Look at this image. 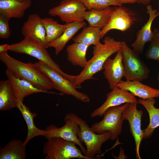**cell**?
Wrapping results in <instances>:
<instances>
[{"instance_id":"cell-1","label":"cell","mask_w":159,"mask_h":159,"mask_svg":"<svg viewBox=\"0 0 159 159\" xmlns=\"http://www.w3.org/2000/svg\"><path fill=\"white\" fill-rule=\"evenodd\" d=\"M103 42L94 46L92 57L80 73L75 75L73 85L76 89L81 88L82 84L85 81L93 79L95 74L103 69L102 66L107 59L120 49L122 42L113 38L106 37Z\"/></svg>"},{"instance_id":"cell-2","label":"cell","mask_w":159,"mask_h":159,"mask_svg":"<svg viewBox=\"0 0 159 159\" xmlns=\"http://www.w3.org/2000/svg\"><path fill=\"white\" fill-rule=\"evenodd\" d=\"M0 60L14 74L25 80L35 87L46 93H56L49 91L54 89L51 81L42 71L31 62L24 63L9 55L0 53Z\"/></svg>"},{"instance_id":"cell-3","label":"cell","mask_w":159,"mask_h":159,"mask_svg":"<svg viewBox=\"0 0 159 159\" xmlns=\"http://www.w3.org/2000/svg\"><path fill=\"white\" fill-rule=\"evenodd\" d=\"M78 124L80 130L77 134L80 141L86 145V151L85 155L88 159H94L97 155L102 153V144L110 139L111 132L107 131L98 134L95 132L87 122L74 113L66 114Z\"/></svg>"},{"instance_id":"cell-4","label":"cell","mask_w":159,"mask_h":159,"mask_svg":"<svg viewBox=\"0 0 159 159\" xmlns=\"http://www.w3.org/2000/svg\"><path fill=\"white\" fill-rule=\"evenodd\" d=\"M9 50L16 53L28 54L34 57L52 67L59 74L70 82L74 75L66 74L52 59L47 49L37 41L29 37H24L20 42L10 45Z\"/></svg>"},{"instance_id":"cell-5","label":"cell","mask_w":159,"mask_h":159,"mask_svg":"<svg viewBox=\"0 0 159 159\" xmlns=\"http://www.w3.org/2000/svg\"><path fill=\"white\" fill-rule=\"evenodd\" d=\"M74 142L59 137H53L44 144L43 152L44 159H88Z\"/></svg>"},{"instance_id":"cell-6","label":"cell","mask_w":159,"mask_h":159,"mask_svg":"<svg viewBox=\"0 0 159 159\" xmlns=\"http://www.w3.org/2000/svg\"><path fill=\"white\" fill-rule=\"evenodd\" d=\"M122 53L125 75L126 80L142 81L147 79L150 70L142 60L139 54L130 48L126 43L122 42Z\"/></svg>"},{"instance_id":"cell-7","label":"cell","mask_w":159,"mask_h":159,"mask_svg":"<svg viewBox=\"0 0 159 159\" xmlns=\"http://www.w3.org/2000/svg\"><path fill=\"white\" fill-rule=\"evenodd\" d=\"M130 103H126L121 105L111 107L104 113L103 119L92 125L91 128L95 133L100 134L107 131L110 132V139L114 140L118 138L121 132L124 120L122 114Z\"/></svg>"},{"instance_id":"cell-8","label":"cell","mask_w":159,"mask_h":159,"mask_svg":"<svg viewBox=\"0 0 159 159\" xmlns=\"http://www.w3.org/2000/svg\"><path fill=\"white\" fill-rule=\"evenodd\" d=\"M33 64L47 77L54 89L60 92L61 94L71 95L77 100L84 102H90V99L87 95L77 90L72 82L47 64L39 61Z\"/></svg>"},{"instance_id":"cell-9","label":"cell","mask_w":159,"mask_h":159,"mask_svg":"<svg viewBox=\"0 0 159 159\" xmlns=\"http://www.w3.org/2000/svg\"><path fill=\"white\" fill-rule=\"evenodd\" d=\"M136 13L129 8L122 6L112 8L107 24L101 29V39L109 31L117 29L124 32L130 28L136 22Z\"/></svg>"},{"instance_id":"cell-10","label":"cell","mask_w":159,"mask_h":159,"mask_svg":"<svg viewBox=\"0 0 159 159\" xmlns=\"http://www.w3.org/2000/svg\"><path fill=\"white\" fill-rule=\"evenodd\" d=\"M87 9L79 0H62L59 4L50 9L49 15L57 16L66 23L84 21Z\"/></svg>"},{"instance_id":"cell-11","label":"cell","mask_w":159,"mask_h":159,"mask_svg":"<svg viewBox=\"0 0 159 159\" xmlns=\"http://www.w3.org/2000/svg\"><path fill=\"white\" fill-rule=\"evenodd\" d=\"M64 120L65 124L60 128L54 125L47 127L45 129V133L43 136L47 140L53 137H59L74 142L79 146L82 153L85 155L86 149L77 136V133L80 130L78 124L66 115Z\"/></svg>"},{"instance_id":"cell-12","label":"cell","mask_w":159,"mask_h":159,"mask_svg":"<svg viewBox=\"0 0 159 159\" xmlns=\"http://www.w3.org/2000/svg\"><path fill=\"white\" fill-rule=\"evenodd\" d=\"M137 102L130 103L123 111L122 116L124 120L128 121L130 131L134 139L136 158L141 159L139 149L144 138L143 131L141 127L143 112L141 110L137 109Z\"/></svg>"},{"instance_id":"cell-13","label":"cell","mask_w":159,"mask_h":159,"mask_svg":"<svg viewBox=\"0 0 159 159\" xmlns=\"http://www.w3.org/2000/svg\"><path fill=\"white\" fill-rule=\"evenodd\" d=\"M134 95L129 91L116 86L106 95V99L103 103L95 110L90 114L92 118L102 117L108 109L126 103L137 102Z\"/></svg>"},{"instance_id":"cell-14","label":"cell","mask_w":159,"mask_h":159,"mask_svg":"<svg viewBox=\"0 0 159 159\" xmlns=\"http://www.w3.org/2000/svg\"><path fill=\"white\" fill-rule=\"evenodd\" d=\"M105 77L109 85L110 89L112 90L124 77L125 72L122 62V53L118 51L115 57H109L102 66Z\"/></svg>"},{"instance_id":"cell-15","label":"cell","mask_w":159,"mask_h":159,"mask_svg":"<svg viewBox=\"0 0 159 159\" xmlns=\"http://www.w3.org/2000/svg\"><path fill=\"white\" fill-rule=\"evenodd\" d=\"M21 33L24 37L31 38L46 48L48 47L42 19L37 14H34L29 16L22 27Z\"/></svg>"},{"instance_id":"cell-16","label":"cell","mask_w":159,"mask_h":159,"mask_svg":"<svg viewBox=\"0 0 159 159\" xmlns=\"http://www.w3.org/2000/svg\"><path fill=\"white\" fill-rule=\"evenodd\" d=\"M147 12L149 15L147 22L142 26L136 33V39L131 44L133 49L139 54L143 53L145 44L150 42L153 36L151 30L152 23L154 20L159 15V12L156 9H153L150 5L146 6Z\"/></svg>"},{"instance_id":"cell-17","label":"cell","mask_w":159,"mask_h":159,"mask_svg":"<svg viewBox=\"0 0 159 159\" xmlns=\"http://www.w3.org/2000/svg\"><path fill=\"white\" fill-rule=\"evenodd\" d=\"M5 72L11 85L17 102H23L24 97L34 93H46L35 87L27 81L19 78L8 68L6 69Z\"/></svg>"},{"instance_id":"cell-18","label":"cell","mask_w":159,"mask_h":159,"mask_svg":"<svg viewBox=\"0 0 159 159\" xmlns=\"http://www.w3.org/2000/svg\"><path fill=\"white\" fill-rule=\"evenodd\" d=\"M116 86L129 91L135 96L143 100L159 97V89L153 88L139 81L121 80Z\"/></svg>"},{"instance_id":"cell-19","label":"cell","mask_w":159,"mask_h":159,"mask_svg":"<svg viewBox=\"0 0 159 159\" xmlns=\"http://www.w3.org/2000/svg\"><path fill=\"white\" fill-rule=\"evenodd\" d=\"M32 3L31 1L0 0V14L9 19L12 18H21Z\"/></svg>"},{"instance_id":"cell-20","label":"cell","mask_w":159,"mask_h":159,"mask_svg":"<svg viewBox=\"0 0 159 159\" xmlns=\"http://www.w3.org/2000/svg\"><path fill=\"white\" fill-rule=\"evenodd\" d=\"M156 100L155 98L147 100L139 99L137 103L142 105L147 110L149 115V123L147 127L143 130V139L151 137L155 129L159 127V107L157 108L154 105Z\"/></svg>"},{"instance_id":"cell-21","label":"cell","mask_w":159,"mask_h":159,"mask_svg":"<svg viewBox=\"0 0 159 159\" xmlns=\"http://www.w3.org/2000/svg\"><path fill=\"white\" fill-rule=\"evenodd\" d=\"M16 107L20 112L27 126V132L24 141V144L26 145L28 142L34 137L39 136H43L45 133V130L38 128L34 124V119L37 116V114L32 112L23 102H18Z\"/></svg>"},{"instance_id":"cell-22","label":"cell","mask_w":159,"mask_h":159,"mask_svg":"<svg viewBox=\"0 0 159 159\" xmlns=\"http://www.w3.org/2000/svg\"><path fill=\"white\" fill-rule=\"evenodd\" d=\"M88 45L81 43L74 42L66 48L67 59L71 64L84 68L87 62L86 58Z\"/></svg>"},{"instance_id":"cell-23","label":"cell","mask_w":159,"mask_h":159,"mask_svg":"<svg viewBox=\"0 0 159 159\" xmlns=\"http://www.w3.org/2000/svg\"><path fill=\"white\" fill-rule=\"evenodd\" d=\"M86 26V24L84 21L70 23L69 26L59 37L48 43V47L54 48L55 54L58 55L75 34L80 29Z\"/></svg>"},{"instance_id":"cell-24","label":"cell","mask_w":159,"mask_h":159,"mask_svg":"<svg viewBox=\"0 0 159 159\" xmlns=\"http://www.w3.org/2000/svg\"><path fill=\"white\" fill-rule=\"evenodd\" d=\"M26 145L24 142L13 139L0 148V159H25Z\"/></svg>"},{"instance_id":"cell-25","label":"cell","mask_w":159,"mask_h":159,"mask_svg":"<svg viewBox=\"0 0 159 159\" xmlns=\"http://www.w3.org/2000/svg\"><path fill=\"white\" fill-rule=\"evenodd\" d=\"M17 100L8 80L0 82V110L8 111L16 107Z\"/></svg>"},{"instance_id":"cell-26","label":"cell","mask_w":159,"mask_h":159,"mask_svg":"<svg viewBox=\"0 0 159 159\" xmlns=\"http://www.w3.org/2000/svg\"><path fill=\"white\" fill-rule=\"evenodd\" d=\"M112 8L110 6L102 10H90L86 11L84 19L88 23L89 26L101 29L107 23L111 15Z\"/></svg>"},{"instance_id":"cell-27","label":"cell","mask_w":159,"mask_h":159,"mask_svg":"<svg viewBox=\"0 0 159 159\" xmlns=\"http://www.w3.org/2000/svg\"><path fill=\"white\" fill-rule=\"evenodd\" d=\"M42 21L45 29L47 43L59 37L69 26L70 23L60 24L51 18L42 19Z\"/></svg>"},{"instance_id":"cell-28","label":"cell","mask_w":159,"mask_h":159,"mask_svg":"<svg viewBox=\"0 0 159 159\" xmlns=\"http://www.w3.org/2000/svg\"><path fill=\"white\" fill-rule=\"evenodd\" d=\"M101 39V29L88 26L84 27L82 32L74 38V42L82 43L90 46L98 44Z\"/></svg>"},{"instance_id":"cell-29","label":"cell","mask_w":159,"mask_h":159,"mask_svg":"<svg viewBox=\"0 0 159 159\" xmlns=\"http://www.w3.org/2000/svg\"><path fill=\"white\" fill-rule=\"evenodd\" d=\"M84 5L87 9L89 10H102L110 6H121L119 0H79Z\"/></svg>"},{"instance_id":"cell-30","label":"cell","mask_w":159,"mask_h":159,"mask_svg":"<svg viewBox=\"0 0 159 159\" xmlns=\"http://www.w3.org/2000/svg\"><path fill=\"white\" fill-rule=\"evenodd\" d=\"M153 31V36L145 56L148 59L159 62V30L156 28Z\"/></svg>"},{"instance_id":"cell-31","label":"cell","mask_w":159,"mask_h":159,"mask_svg":"<svg viewBox=\"0 0 159 159\" xmlns=\"http://www.w3.org/2000/svg\"><path fill=\"white\" fill-rule=\"evenodd\" d=\"M10 19L0 14V38L7 39L11 35L9 21Z\"/></svg>"},{"instance_id":"cell-32","label":"cell","mask_w":159,"mask_h":159,"mask_svg":"<svg viewBox=\"0 0 159 159\" xmlns=\"http://www.w3.org/2000/svg\"><path fill=\"white\" fill-rule=\"evenodd\" d=\"M112 155L116 159L127 158V156L125 153V151L122 147H120L119 154L118 156L115 155L113 153L112 154Z\"/></svg>"},{"instance_id":"cell-33","label":"cell","mask_w":159,"mask_h":159,"mask_svg":"<svg viewBox=\"0 0 159 159\" xmlns=\"http://www.w3.org/2000/svg\"><path fill=\"white\" fill-rule=\"evenodd\" d=\"M10 49V45L5 44L0 45V53H8L7 51Z\"/></svg>"},{"instance_id":"cell-34","label":"cell","mask_w":159,"mask_h":159,"mask_svg":"<svg viewBox=\"0 0 159 159\" xmlns=\"http://www.w3.org/2000/svg\"><path fill=\"white\" fill-rule=\"evenodd\" d=\"M120 3L123 4H134L137 2V0H119Z\"/></svg>"},{"instance_id":"cell-35","label":"cell","mask_w":159,"mask_h":159,"mask_svg":"<svg viewBox=\"0 0 159 159\" xmlns=\"http://www.w3.org/2000/svg\"><path fill=\"white\" fill-rule=\"evenodd\" d=\"M151 0H137V3L139 4H141L144 5H147L148 4Z\"/></svg>"},{"instance_id":"cell-36","label":"cell","mask_w":159,"mask_h":159,"mask_svg":"<svg viewBox=\"0 0 159 159\" xmlns=\"http://www.w3.org/2000/svg\"><path fill=\"white\" fill-rule=\"evenodd\" d=\"M158 62V63L159 64V62ZM157 80L158 81V84H159V70L158 72L157 76Z\"/></svg>"},{"instance_id":"cell-37","label":"cell","mask_w":159,"mask_h":159,"mask_svg":"<svg viewBox=\"0 0 159 159\" xmlns=\"http://www.w3.org/2000/svg\"><path fill=\"white\" fill-rule=\"evenodd\" d=\"M20 1H31V0H19Z\"/></svg>"},{"instance_id":"cell-38","label":"cell","mask_w":159,"mask_h":159,"mask_svg":"<svg viewBox=\"0 0 159 159\" xmlns=\"http://www.w3.org/2000/svg\"><path fill=\"white\" fill-rule=\"evenodd\" d=\"M158 5L159 6V9L158 11L159 12V2L158 3Z\"/></svg>"}]
</instances>
